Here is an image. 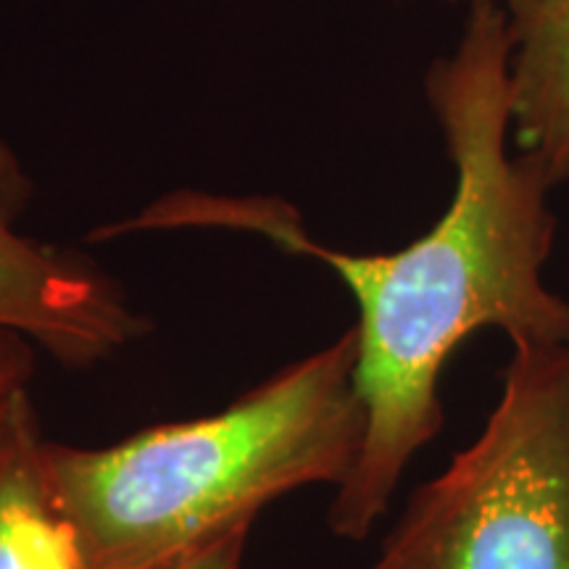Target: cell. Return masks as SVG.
<instances>
[{
  "label": "cell",
  "instance_id": "5",
  "mask_svg": "<svg viewBox=\"0 0 569 569\" xmlns=\"http://www.w3.org/2000/svg\"><path fill=\"white\" fill-rule=\"evenodd\" d=\"M511 42V127L553 184L569 180V0H496Z\"/></svg>",
  "mask_w": 569,
  "mask_h": 569
},
{
  "label": "cell",
  "instance_id": "1",
  "mask_svg": "<svg viewBox=\"0 0 569 569\" xmlns=\"http://www.w3.org/2000/svg\"><path fill=\"white\" fill-rule=\"evenodd\" d=\"M511 42L496 0H469L457 51L427 74V101L457 169L443 217L390 253H346L317 243L293 206L274 198L167 196L111 234L222 227L264 234L319 259L359 306L356 388L367 436L351 478L330 503L332 536L365 540L388 515L403 472L446 427L443 369L475 332L496 327L511 343L569 340V301L546 288L557 188L532 153L511 159Z\"/></svg>",
  "mask_w": 569,
  "mask_h": 569
},
{
  "label": "cell",
  "instance_id": "2",
  "mask_svg": "<svg viewBox=\"0 0 569 569\" xmlns=\"http://www.w3.org/2000/svg\"><path fill=\"white\" fill-rule=\"evenodd\" d=\"M356 330L217 415L163 422L103 448L42 440L56 507L88 569H167L280 496L340 488L367 436Z\"/></svg>",
  "mask_w": 569,
  "mask_h": 569
},
{
  "label": "cell",
  "instance_id": "3",
  "mask_svg": "<svg viewBox=\"0 0 569 569\" xmlns=\"http://www.w3.org/2000/svg\"><path fill=\"white\" fill-rule=\"evenodd\" d=\"M369 569H569V340L511 343L486 425L409 496Z\"/></svg>",
  "mask_w": 569,
  "mask_h": 569
},
{
  "label": "cell",
  "instance_id": "8",
  "mask_svg": "<svg viewBox=\"0 0 569 569\" xmlns=\"http://www.w3.org/2000/svg\"><path fill=\"white\" fill-rule=\"evenodd\" d=\"M251 528H238L227 536L211 540L167 569H240L246 557V543Z\"/></svg>",
  "mask_w": 569,
  "mask_h": 569
},
{
  "label": "cell",
  "instance_id": "6",
  "mask_svg": "<svg viewBox=\"0 0 569 569\" xmlns=\"http://www.w3.org/2000/svg\"><path fill=\"white\" fill-rule=\"evenodd\" d=\"M42 440L27 390L0 427V569H88L48 488Z\"/></svg>",
  "mask_w": 569,
  "mask_h": 569
},
{
  "label": "cell",
  "instance_id": "4",
  "mask_svg": "<svg viewBox=\"0 0 569 569\" xmlns=\"http://www.w3.org/2000/svg\"><path fill=\"white\" fill-rule=\"evenodd\" d=\"M32 190L19 156L0 142V336L40 346L67 367L111 359L146 336V322L88 259L19 232Z\"/></svg>",
  "mask_w": 569,
  "mask_h": 569
},
{
  "label": "cell",
  "instance_id": "7",
  "mask_svg": "<svg viewBox=\"0 0 569 569\" xmlns=\"http://www.w3.org/2000/svg\"><path fill=\"white\" fill-rule=\"evenodd\" d=\"M32 372V343L17 336H0V427H3L17 398L30 390Z\"/></svg>",
  "mask_w": 569,
  "mask_h": 569
}]
</instances>
